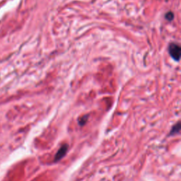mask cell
I'll list each match as a JSON object with an SVG mask.
<instances>
[{"label":"cell","instance_id":"obj_1","mask_svg":"<svg viewBox=\"0 0 181 181\" xmlns=\"http://www.w3.org/2000/svg\"><path fill=\"white\" fill-rule=\"evenodd\" d=\"M168 52L173 59L179 61L180 58L181 48L176 43H170L168 46Z\"/></svg>","mask_w":181,"mask_h":181},{"label":"cell","instance_id":"obj_2","mask_svg":"<svg viewBox=\"0 0 181 181\" xmlns=\"http://www.w3.org/2000/svg\"><path fill=\"white\" fill-rule=\"evenodd\" d=\"M68 144H64L63 145H62L60 149H59L58 151H57L56 154L55 155V158H54V161L55 162H58L62 159V158L65 157V156L67 154V150H68Z\"/></svg>","mask_w":181,"mask_h":181},{"label":"cell","instance_id":"obj_3","mask_svg":"<svg viewBox=\"0 0 181 181\" xmlns=\"http://www.w3.org/2000/svg\"><path fill=\"white\" fill-rule=\"evenodd\" d=\"M180 123H177L175 125H174L173 126L171 130H170V133H169V135H170V136H173V135H177V134H179L180 132Z\"/></svg>","mask_w":181,"mask_h":181},{"label":"cell","instance_id":"obj_4","mask_svg":"<svg viewBox=\"0 0 181 181\" xmlns=\"http://www.w3.org/2000/svg\"><path fill=\"white\" fill-rule=\"evenodd\" d=\"M88 118H89V115H86V116H84L82 117L81 118H79V125H80V126H83V125H85L88 120Z\"/></svg>","mask_w":181,"mask_h":181},{"label":"cell","instance_id":"obj_5","mask_svg":"<svg viewBox=\"0 0 181 181\" xmlns=\"http://www.w3.org/2000/svg\"><path fill=\"white\" fill-rule=\"evenodd\" d=\"M166 19H168V21H171L174 18L173 13L172 12H168L166 13Z\"/></svg>","mask_w":181,"mask_h":181}]
</instances>
